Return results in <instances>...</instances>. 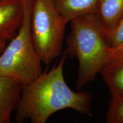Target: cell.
<instances>
[{
  "label": "cell",
  "instance_id": "1",
  "mask_svg": "<svg viewBox=\"0 0 123 123\" xmlns=\"http://www.w3.org/2000/svg\"><path fill=\"white\" fill-rule=\"evenodd\" d=\"M66 56L63 54L58 65L22 86L16 108L17 123H45L55 112L68 108L91 116V95L85 91H74L66 83L63 66Z\"/></svg>",
  "mask_w": 123,
  "mask_h": 123
},
{
  "label": "cell",
  "instance_id": "2",
  "mask_svg": "<svg viewBox=\"0 0 123 123\" xmlns=\"http://www.w3.org/2000/svg\"><path fill=\"white\" fill-rule=\"evenodd\" d=\"M71 31L66 39L64 54L79 62L76 88L78 90L93 80L108 59L112 48L96 14L79 17L70 21Z\"/></svg>",
  "mask_w": 123,
  "mask_h": 123
},
{
  "label": "cell",
  "instance_id": "3",
  "mask_svg": "<svg viewBox=\"0 0 123 123\" xmlns=\"http://www.w3.org/2000/svg\"><path fill=\"white\" fill-rule=\"evenodd\" d=\"M22 24L15 37L0 54V76L14 80L23 86L31 83L43 73L41 58L31 35L33 0H22Z\"/></svg>",
  "mask_w": 123,
  "mask_h": 123
},
{
  "label": "cell",
  "instance_id": "4",
  "mask_svg": "<svg viewBox=\"0 0 123 123\" xmlns=\"http://www.w3.org/2000/svg\"><path fill=\"white\" fill-rule=\"evenodd\" d=\"M67 23L58 13L53 0H33L31 35L43 63L50 64L61 54Z\"/></svg>",
  "mask_w": 123,
  "mask_h": 123
},
{
  "label": "cell",
  "instance_id": "5",
  "mask_svg": "<svg viewBox=\"0 0 123 123\" xmlns=\"http://www.w3.org/2000/svg\"><path fill=\"white\" fill-rule=\"evenodd\" d=\"M24 14L22 0H0V44H6L15 37Z\"/></svg>",
  "mask_w": 123,
  "mask_h": 123
},
{
  "label": "cell",
  "instance_id": "6",
  "mask_svg": "<svg viewBox=\"0 0 123 123\" xmlns=\"http://www.w3.org/2000/svg\"><path fill=\"white\" fill-rule=\"evenodd\" d=\"M112 96L123 95V45L112 48L108 59L100 73Z\"/></svg>",
  "mask_w": 123,
  "mask_h": 123
},
{
  "label": "cell",
  "instance_id": "7",
  "mask_svg": "<svg viewBox=\"0 0 123 123\" xmlns=\"http://www.w3.org/2000/svg\"><path fill=\"white\" fill-rule=\"evenodd\" d=\"M22 85L14 80L0 76V123H10L12 112L21 98Z\"/></svg>",
  "mask_w": 123,
  "mask_h": 123
},
{
  "label": "cell",
  "instance_id": "8",
  "mask_svg": "<svg viewBox=\"0 0 123 123\" xmlns=\"http://www.w3.org/2000/svg\"><path fill=\"white\" fill-rule=\"evenodd\" d=\"M95 14L105 36L110 35L123 18V0H99Z\"/></svg>",
  "mask_w": 123,
  "mask_h": 123
},
{
  "label": "cell",
  "instance_id": "9",
  "mask_svg": "<svg viewBox=\"0 0 123 123\" xmlns=\"http://www.w3.org/2000/svg\"><path fill=\"white\" fill-rule=\"evenodd\" d=\"M60 15L70 22L82 15L95 14L99 0H53Z\"/></svg>",
  "mask_w": 123,
  "mask_h": 123
},
{
  "label": "cell",
  "instance_id": "10",
  "mask_svg": "<svg viewBox=\"0 0 123 123\" xmlns=\"http://www.w3.org/2000/svg\"><path fill=\"white\" fill-rule=\"evenodd\" d=\"M108 123H123V95L112 96L106 115Z\"/></svg>",
  "mask_w": 123,
  "mask_h": 123
},
{
  "label": "cell",
  "instance_id": "11",
  "mask_svg": "<svg viewBox=\"0 0 123 123\" xmlns=\"http://www.w3.org/2000/svg\"><path fill=\"white\" fill-rule=\"evenodd\" d=\"M106 41L111 48L123 45V18L111 34L106 35Z\"/></svg>",
  "mask_w": 123,
  "mask_h": 123
},
{
  "label": "cell",
  "instance_id": "12",
  "mask_svg": "<svg viewBox=\"0 0 123 123\" xmlns=\"http://www.w3.org/2000/svg\"><path fill=\"white\" fill-rule=\"evenodd\" d=\"M6 44H0V54L2 53L3 51L4 50L5 48L6 47Z\"/></svg>",
  "mask_w": 123,
  "mask_h": 123
}]
</instances>
